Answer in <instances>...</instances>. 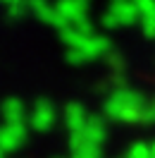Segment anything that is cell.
I'll return each instance as SVG.
<instances>
[{"label": "cell", "mask_w": 155, "mask_h": 158, "mask_svg": "<svg viewBox=\"0 0 155 158\" xmlns=\"http://www.w3.org/2000/svg\"><path fill=\"white\" fill-rule=\"evenodd\" d=\"M145 103L141 94L129 89H117L112 91L105 101V113L115 120H122V122H134V120H143L145 113Z\"/></svg>", "instance_id": "obj_1"}, {"label": "cell", "mask_w": 155, "mask_h": 158, "mask_svg": "<svg viewBox=\"0 0 155 158\" xmlns=\"http://www.w3.org/2000/svg\"><path fill=\"white\" fill-rule=\"evenodd\" d=\"M136 19H141V12H138V7H136L131 0H126V2H115V5L107 10V15L103 17V24L112 29V27L134 24Z\"/></svg>", "instance_id": "obj_2"}, {"label": "cell", "mask_w": 155, "mask_h": 158, "mask_svg": "<svg viewBox=\"0 0 155 158\" xmlns=\"http://www.w3.org/2000/svg\"><path fill=\"white\" fill-rule=\"evenodd\" d=\"M53 122H55V108H53V103L41 98L34 106V110H31V127L38 129V132H46V129L53 127Z\"/></svg>", "instance_id": "obj_3"}, {"label": "cell", "mask_w": 155, "mask_h": 158, "mask_svg": "<svg viewBox=\"0 0 155 158\" xmlns=\"http://www.w3.org/2000/svg\"><path fill=\"white\" fill-rule=\"evenodd\" d=\"M29 7L36 12V17H41L46 24H53V27H58V29H65V27H67V22L60 17L58 5H50L48 0H29Z\"/></svg>", "instance_id": "obj_4"}, {"label": "cell", "mask_w": 155, "mask_h": 158, "mask_svg": "<svg viewBox=\"0 0 155 158\" xmlns=\"http://www.w3.org/2000/svg\"><path fill=\"white\" fill-rule=\"evenodd\" d=\"M88 115L86 110H84V106H79V103H69L67 110H65V125H67V129L72 132V134H77V132H81V129L88 125Z\"/></svg>", "instance_id": "obj_5"}, {"label": "cell", "mask_w": 155, "mask_h": 158, "mask_svg": "<svg viewBox=\"0 0 155 158\" xmlns=\"http://www.w3.org/2000/svg\"><path fill=\"white\" fill-rule=\"evenodd\" d=\"M24 139H26V127H24V122H19V125H5L0 141L5 151H14V148H19V144H24Z\"/></svg>", "instance_id": "obj_6"}, {"label": "cell", "mask_w": 155, "mask_h": 158, "mask_svg": "<svg viewBox=\"0 0 155 158\" xmlns=\"http://www.w3.org/2000/svg\"><path fill=\"white\" fill-rule=\"evenodd\" d=\"M2 110H5V122H7V125H19V122H24V106H22L19 98H7L5 106H2Z\"/></svg>", "instance_id": "obj_7"}, {"label": "cell", "mask_w": 155, "mask_h": 158, "mask_svg": "<svg viewBox=\"0 0 155 158\" xmlns=\"http://www.w3.org/2000/svg\"><path fill=\"white\" fill-rule=\"evenodd\" d=\"M126 158H153V146H148V144H131L129 146V153Z\"/></svg>", "instance_id": "obj_8"}, {"label": "cell", "mask_w": 155, "mask_h": 158, "mask_svg": "<svg viewBox=\"0 0 155 158\" xmlns=\"http://www.w3.org/2000/svg\"><path fill=\"white\" fill-rule=\"evenodd\" d=\"M136 7H138V12H141V17H145V15H150V12H155V0H131Z\"/></svg>", "instance_id": "obj_9"}, {"label": "cell", "mask_w": 155, "mask_h": 158, "mask_svg": "<svg viewBox=\"0 0 155 158\" xmlns=\"http://www.w3.org/2000/svg\"><path fill=\"white\" fill-rule=\"evenodd\" d=\"M141 22H143V31L148 34V36H153V39H155V12L141 17Z\"/></svg>", "instance_id": "obj_10"}, {"label": "cell", "mask_w": 155, "mask_h": 158, "mask_svg": "<svg viewBox=\"0 0 155 158\" xmlns=\"http://www.w3.org/2000/svg\"><path fill=\"white\" fill-rule=\"evenodd\" d=\"M141 122H155V101L145 106V113H143V120Z\"/></svg>", "instance_id": "obj_11"}, {"label": "cell", "mask_w": 155, "mask_h": 158, "mask_svg": "<svg viewBox=\"0 0 155 158\" xmlns=\"http://www.w3.org/2000/svg\"><path fill=\"white\" fill-rule=\"evenodd\" d=\"M5 2H7V5H10V7H12V5H19L22 0H5Z\"/></svg>", "instance_id": "obj_12"}, {"label": "cell", "mask_w": 155, "mask_h": 158, "mask_svg": "<svg viewBox=\"0 0 155 158\" xmlns=\"http://www.w3.org/2000/svg\"><path fill=\"white\" fill-rule=\"evenodd\" d=\"M153 158H155V144H153Z\"/></svg>", "instance_id": "obj_13"}]
</instances>
